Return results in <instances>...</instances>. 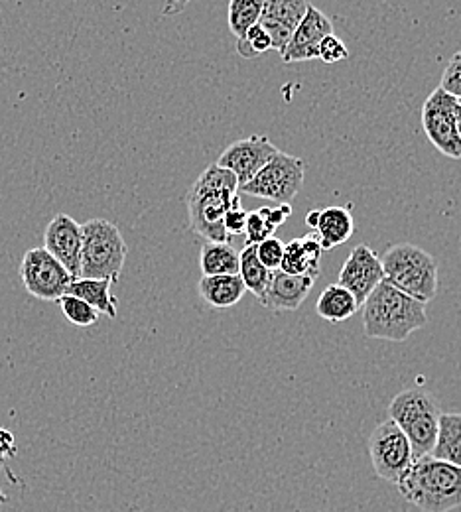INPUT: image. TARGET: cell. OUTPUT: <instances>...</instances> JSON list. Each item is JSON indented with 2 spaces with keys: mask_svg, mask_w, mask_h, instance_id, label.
<instances>
[{
  "mask_svg": "<svg viewBox=\"0 0 461 512\" xmlns=\"http://www.w3.org/2000/svg\"><path fill=\"white\" fill-rule=\"evenodd\" d=\"M237 205L241 195L235 174L217 164L205 168L188 193L190 229L205 241L231 243L223 221Z\"/></svg>",
  "mask_w": 461,
  "mask_h": 512,
  "instance_id": "1",
  "label": "cell"
},
{
  "mask_svg": "<svg viewBox=\"0 0 461 512\" xmlns=\"http://www.w3.org/2000/svg\"><path fill=\"white\" fill-rule=\"evenodd\" d=\"M363 331L371 339L402 343L426 327V304L400 292L383 280L363 302Z\"/></svg>",
  "mask_w": 461,
  "mask_h": 512,
  "instance_id": "2",
  "label": "cell"
},
{
  "mask_svg": "<svg viewBox=\"0 0 461 512\" xmlns=\"http://www.w3.org/2000/svg\"><path fill=\"white\" fill-rule=\"evenodd\" d=\"M396 487L420 511L450 512L461 507V467L432 455L414 459Z\"/></svg>",
  "mask_w": 461,
  "mask_h": 512,
  "instance_id": "3",
  "label": "cell"
},
{
  "mask_svg": "<svg viewBox=\"0 0 461 512\" xmlns=\"http://www.w3.org/2000/svg\"><path fill=\"white\" fill-rule=\"evenodd\" d=\"M385 280L410 298L428 304L438 294L436 258L412 243H398L381 258Z\"/></svg>",
  "mask_w": 461,
  "mask_h": 512,
  "instance_id": "4",
  "label": "cell"
},
{
  "mask_svg": "<svg viewBox=\"0 0 461 512\" xmlns=\"http://www.w3.org/2000/svg\"><path fill=\"white\" fill-rule=\"evenodd\" d=\"M81 233L79 278L117 282L129 255L119 227L107 219H89L81 225Z\"/></svg>",
  "mask_w": 461,
  "mask_h": 512,
  "instance_id": "5",
  "label": "cell"
},
{
  "mask_svg": "<svg viewBox=\"0 0 461 512\" xmlns=\"http://www.w3.org/2000/svg\"><path fill=\"white\" fill-rule=\"evenodd\" d=\"M440 414L436 398L424 388H406L393 398L389 416L408 438L414 459L432 453Z\"/></svg>",
  "mask_w": 461,
  "mask_h": 512,
  "instance_id": "6",
  "label": "cell"
},
{
  "mask_svg": "<svg viewBox=\"0 0 461 512\" xmlns=\"http://www.w3.org/2000/svg\"><path fill=\"white\" fill-rule=\"evenodd\" d=\"M304 176L306 162L302 158L278 152L249 184L239 188V193L292 205L304 186Z\"/></svg>",
  "mask_w": 461,
  "mask_h": 512,
  "instance_id": "7",
  "label": "cell"
},
{
  "mask_svg": "<svg viewBox=\"0 0 461 512\" xmlns=\"http://www.w3.org/2000/svg\"><path fill=\"white\" fill-rule=\"evenodd\" d=\"M20 278L26 292L44 302H58L62 296H66L69 284L75 280L67 272L66 266L44 247H36L24 253Z\"/></svg>",
  "mask_w": 461,
  "mask_h": 512,
  "instance_id": "8",
  "label": "cell"
},
{
  "mask_svg": "<svg viewBox=\"0 0 461 512\" xmlns=\"http://www.w3.org/2000/svg\"><path fill=\"white\" fill-rule=\"evenodd\" d=\"M367 448L377 477L387 483L396 485L414 463L412 446L393 420L381 422L373 430Z\"/></svg>",
  "mask_w": 461,
  "mask_h": 512,
  "instance_id": "9",
  "label": "cell"
},
{
  "mask_svg": "<svg viewBox=\"0 0 461 512\" xmlns=\"http://www.w3.org/2000/svg\"><path fill=\"white\" fill-rule=\"evenodd\" d=\"M460 101L444 89H434L422 107V127L428 140L448 158L461 160V142L456 130V109Z\"/></svg>",
  "mask_w": 461,
  "mask_h": 512,
  "instance_id": "10",
  "label": "cell"
},
{
  "mask_svg": "<svg viewBox=\"0 0 461 512\" xmlns=\"http://www.w3.org/2000/svg\"><path fill=\"white\" fill-rule=\"evenodd\" d=\"M280 150L270 142L264 134H253L249 138H241L229 144L217 160V166L235 174L239 188L249 184L264 166L278 154Z\"/></svg>",
  "mask_w": 461,
  "mask_h": 512,
  "instance_id": "11",
  "label": "cell"
},
{
  "mask_svg": "<svg viewBox=\"0 0 461 512\" xmlns=\"http://www.w3.org/2000/svg\"><path fill=\"white\" fill-rule=\"evenodd\" d=\"M385 280V270L381 256L377 255L369 245H357L351 255L347 256L343 268L339 270V280L343 288H347L359 306L369 298V294Z\"/></svg>",
  "mask_w": 461,
  "mask_h": 512,
  "instance_id": "12",
  "label": "cell"
},
{
  "mask_svg": "<svg viewBox=\"0 0 461 512\" xmlns=\"http://www.w3.org/2000/svg\"><path fill=\"white\" fill-rule=\"evenodd\" d=\"M333 34V24L330 18L316 6H308L306 16L296 26L286 50L280 54L284 64H296V62H308L318 60L320 44L326 36Z\"/></svg>",
  "mask_w": 461,
  "mask_h": 512,
  "instance_id": "13",
  "label": "cell"
},
{
  "mask_svg": "<svg viewBox=\"0 0 461 512\" xmlns=\"http://www.w3.org/2000/svg\"><path fill=\"white\" fill-rule=\"evenodd\" d=\"M81 243H83L81 225L67 213H58L48 223L44 233V249L56 260H60L73 278H79Z\"/></svg>",
  "mask_w": 461,
  "mask_h": 512,
  "instance_id": "14",
  "label": "cell"
},
{
  "mask_svg": "<svg viewBox=\"0 0 461 512\" xmlns=\"http://www.w3.org/2000/svg\"><path fill=\"white\" fill-rule=\"evenodd\" d=\"M308 0H264L259 24L272 40V50L284 52L296 26L308 12Z\"/></svg>",
  "mask_w": 461,
  "mask_h": 512,
  "instance_id": "15",
  "label": "cell"
},
{
  "mask_svg": "<svg viewBox=\"0 0 461 512\" xmlns=\"http://www.w3.org/2000/svg\"><path fill=\"white\" fill-rule=\"evenodd\" d=\"M306 225L314 231L324 251L345 245L355 233V221L349 207L331 205L324 209H312L306 215Z\"/></svg>",
  "mask_w": 461,
  "mask_h": 512,
  "instance_id": "16",
  "label": "cell"
},
{
  "mask_svg": "<svg viewBox=\"0 0 461 512\" xmlns=\"http://www.w3.org/2000/svg\"><path fill=\"white\" fill-rule=\"evenodd\" d=\"M314 282L316 280L310 276H292L282 270H274L272 280L259 302L272 312H296L308 300Z\"/></svg>",
  "mask_w": 461,
  "mask_h": 512,
  "instance_id": "17",
  "label": "cell"
},
{
  "mask_svg": "<svg viewBox=\"0 0 461 512\" xmlns=\"http://www.w3.org/2000/svg\"><path fill=\"white\" fill-rule=\"evenodd\" d=\"M322 253L324 249L316 235L292 239L288 245H284V256L278 270L292 276H310L316 280L322 272Z\"/></svg>",
  "mask_w": 461,
  "mask_h": 512,
  "instance_id": "18",
  "label": "cell"
},
{
  "mask_svg": "<svg viewBox=\"0 0 461 512\" xmlns=\"http://www.w3.org/2000/svg\"><path fill=\"white\" fill-rule=\"evenodd\" d=\"M199 296L211 310H229L237 306L247 288L239 274H217L203 276L199 280Z\"/></svg>",
  "mask_w": 461,
  "mask_h": 512,
  "instance_id": "19",
  "label": "cell"
},
{
  "mask_svg": "<svg viewBox=\"0 0 461 512\" xmlns=\"http://www.w3.org/2000/svg\"><path fill=\"white\" fill-rule=\"evenodd\" d=\"M113 282L111 280H97V278H75L69 288L67 294L75 296L83 302H87L91 308H95L99 314L109 316L111 320L117 318V298L111 292Z\"/></svg>",
  "mask_w": 461,
  "mask_h": 512,
  "instance_id": "20",
  "label": "cell"
},
{
  "mask_svg": "<svg viewBox=\"0 0 461 512\" xmlns=\"http://www.w3.org/2000/svg\"><path fill=\"white\" fill-rule=\"evenodd\" d=\"M432 457L461 467V412L440 414Z\"/></svg>",
  "mask_w": 461,
  "mask_h": 512,
  "instance_id": "21",
  "label": "cell"
},
{
  "mask_svg": "<svg viewBox=\"0 0 461 512\" xmlns=\"http://www.w3.org/2000/svg\"><path fill=\"white\" fill-rule=\"evenodd\" d=\"M359 308L361 306L357 304L355 296L347 288H343L341 284H330L320 294V300L316 304V314L330 323H343L351 316H355Z\"/></svg>",
  "mask_w": 461,
  "mask_h": 512,
  "instance_id": "22",
  "label": "cell"
},
{
  "mask_svg": "<svg viewBox=\"0 0 461 512\" xmlns=\"http://www.w3.org/2000/svg\"><path fill=\"white\" fill-rule=\"evenodd\" d=\"M199 268L203 276L239 274V251L231 243L205 241L199 253Z\"/></svg>",
  "mask_w": 461,
  "mask_h": 512,
  "instance_id": "23",
  "label": "cell"
},
{
  "mask_svg": "<svg viewBox=\"0 0 461 512\" xmlns=\"http://www.w3.org/2000/svg\"><path fill=\"white\" fill-rule=\"evenodd\" d=\"M239 276L247 288L257 300H261L272 280V270H268L263 262L257 258L255 245H247L239 253Z\"/></svg>",
  "mask_w": 461,
  "mask_h": 512,
  "instance_id": "24",
  "label": "cell"
},
{
  "mask_svg": "<svg viewBox=\"0 0 461 512\" xmlns=\"http://www.w3.org/2000/svg\"><path fill=\"white\" fill-rule=\"evenodd\" d=\"M264 0H229L227 20L229 30L237 40L245 38V34L259 24L263 14Z\"/></svg>",
  "mask_w": 461,
  "mask_h": 512,
  "instance_id": "25",
  "label": "cell"
},
{
  "mask_svg": "<svg viewBox=\"0 0 461 512\" xmlns=\"http://www.w3.org/2000/svg\"><path fill=\"white\" fill-rule=\"evenodd\" d=\"M56 304L62 308V314L66 316L67 321L77 327H91L99 321V312L75 296L66 294Z\"/></svg>",
  "mask_w": 461,
  "mask_h": 512,
  "instance_id": "26",
  "label": "cell"
},
{
  "mask_svg": "<svg viewBox=\"0 0 461 512\" xmlns=\"http://www.w3.org/2000/svg\"><path fill=\"white\" fill-rule=\"evenodd\" d=\"M268 50H272V40H270V36L266 34V30L261 24H255L245 34V38L237 40V52L243 58H257L261 54H266Z\"/></svg>",
  "mask_w": 461,
  "mask_h": 512,
  "instance_id": "27",
  "label": "cell"
},
{
  "mask_svg": "<svg viewBox=\"0 0 461 512\" xmlns=\"http://www.w3.org/2000/svg\"><path fill=\"white\" fill-rule=\"evenodd\" d=\"M276 227L270 225V221L264 217L261 209L249 211L247 217V227H245V237H247V245H259L263 243L264 239L274 237Z\"/></svg>",
  "mask_w": 461,
  "mask_h": 512,
  "instance_id": "28",
  "label": "cell"
},
{
  "mask_svg": "<svg viewBox=\"0 0 461 512\" xmlns=\"http://www.w3.org/2000/svg\"><path fill=\"white\" fill-rule=\"evenodd\" d=\"M257 251V258L263 262L268 270H278L282 256H284V243L278 237H268L264 239L263 243L255 245Z\"/></svg>",
  "mask_w": 461,
  "mask_h": 512,
  "instance_id": "29",
  "label": "cell"
},
{
  "mask_svg": "<svg viewBox=\"0 0 461 512\" xmlns=\"http://www.w3.org/2000/svg\"><path fill=\"white\" fill-rule=\"evenodd\" d=\"M440 89H444L448 95L461 99V50L456 52L446 65L440 81Z\"/></svg>",
  "mask_w": 461,
  "mask_h": 512,
  "instance_id": "30",
  "label": "cell"
},
{
  "mask_svg": "<svg viewBox=\"0 0 461 512\" xmlns=\"http://www.w3.org/2000/svg\"><path fill=\"white\" fill-rule=\"evenodd\" d=\"M347 58H349V50L335 34H330L322 40L320 50H318V60H322L324 64H337Z\"/></svg>",
  "mask_w": 461,
  "mask_h": 512,
  "instance_id": "31",
  "label": "cell"
},
{
  "mask_svg": "<svg viewBox=\"0 0 461 512\" xmlns=\"http://www.w3.org/2000/svg\"><path fill=\"white\" fill-rule=\"evenodd\" d=\"M247 217H249V211L243 209V205H237L233 207L227 215H225V231L229 233V237H235V235H245V227H247Z\"/></svg>",
  "mask_w": 461,
  "mask_h": 512,
  "instance_id": "32",
  "label": "cell"
},
{
  "mask_svg": "<svg viewBox=\"0 0 461 512\" xmlns=\"http://www.w3.org/2000/svg\"><path fill=\"white\" fill-rule=\"evenodd\" d=\"M264 217L274 225L276 229L292 215V205L290 203H276V207H261Z\"/></svg>",
  "mask_w": 461,
  "mask_h": 512,
  "instance_id": "33",
  "label": "cell"
},
{
  "mask_svg": "<svg viewBox=\"0 0 461 512\" xmlns=\"http://www.w3.org/2000/svg\"><path fill=\"white\" fill-rule=\"evenodd\" d=\"M16 455V442H14V436L0 428V457L6 459V457H14Z\"/></svg>",
  "mask_w": 461,
  "mask_h": 512,
  "instance_id": "34",
  "label": "cell"
},
{
  "mask_svg": "<svg viewBox=\"0 0 461 512\" xmlns=\"http://www.w3.org/2000/svg\"><path fill=\"white\" fill-rule=\"evenodd\" d=\"M456 130H458L461 142V105H458V109H456Z\"/></svg>",
  "mask_w": 461,
  "mask_h": 512,
  "instance_id": "35",
  "label": "cell"
},
{
  "mask_svg": "<svg viewBox=\"0 0 461 512\" xmlns=\"http://www.w3.org/2000/svg\"><path fill=\"white\" fill-rule=\"evenodd\" d=\"M6 501H8V499H6V495H4V493H2V491H0V505H4V503H6Z\"/></svg>",
  "mask_w": 461,
  "mask_h": 512,
  "instance_id": "36",
  "label": "cell"
},
{
  "mask_svg": "<svg viewBox=\"0 0 461 512\" xmlns=\"http://www.w3.org/2000/svg\"><path fill=\"white\" fill-rule=\"evenodd\" d=\"M0 463H2V457H0Z\"/></svg>",
  "mask_w": 461,
  "mask_h": 512,
  "instance_id": "37",
  "label": "cell"
},
{
  "mask_svg": "<svg viewBox=\"0 0 461 512\" xmlns=\"http://www.w3.org/2000/svg\"><path fill=\"white\" fill-rule=\"evenodd\" d=\"M458 101H460V105H461V99H458Z\"/></svg>",
  "mask_w": 461,
  "mask_h": 512,
  "instance_id": "38",
  "label": "cell"
}]
</instances>
